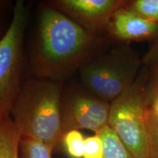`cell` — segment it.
<instances>
[{
    "mask_svg": "<svg viewBox=\"0 0 158 158\" xmlns=\"http://www.w3.org/2000/svg\"><path fill=\"white\" fill-rule=\"evenodd\" d=\"M37 40L31 62L37 78L59 80L74 72L91 56L98 35L86 29L59 10L45 7L38 20Z\"/></svg>",
    "mask_w": 158,
    "mask_h": 158,
    "instance_id": "cell-1",
    "label": "cell"
},
{
    "mask_svg": "<svg viewBox=\"0 0 158 158\" xmlns=\"http://www.w3.org/2000/svg\"><path fill=\"white\" fill-rule=\"evenodd\" d=\"M62 102L56 81L37 78L21 85L10 113L21 137L36 140L54 151L63 135Z\"/></svg>",
    "mask_w": 158,
    "mask_h": 158,
    "instance_id": "cell-2",
    "label": "cell"
},
{
    "mask_svg": "<svg viewBox=\"0 0 158 158\" xmlns=\"http://www.w3.org/2000/svg\"><path fill=\"white\" fill-rule=\"evenodd\" d=\"M142 68V59L128 46L93 55L78 69L85 89L108 102L134 84Z\"/></svg>",
    "mask_w": 158,
    "mask_h": 158,
    "instance_id": "cell-3",
    "label": "cell"
},
{
    "mask_svg": "<svg viewBox=\"0 0 158 158\" xmlns=\"http://www.w3.org/2000/svg\"><path fill=\"white\" fill-rule=\"evenodd\" d=\"M145 77L143 68L134 84L110 103L108 126L135 158H149Z\"/></svg>",
    "mask_w": 158,
    "mask_h": 158,
    "instance_id": "cell-4",
    "label": "cell"
},
{
    "mask_svg": "<svg viewBox=\"0 0 158 158\" xmlns=\"http://www.w3.org/2000/svg\"><path fill=\"white\" fill-rule=\"evenodd\" d=\"M27 18L25 4L19 0L10 24L0 40V121L10 116L21 87L22 44Z\"/></svg>",
    "mask_w": 158,
    "mask_h": 158,
    "instance_id": "cell-5",
    "label": "cell"
},
{
    "mask_svg": "<svg viewBox=\"0 0 158 158\" xmlns=\"http://www.w3.org/2000/svg\"><path fill=\"white\" fill-rule=\"evenodd\" d=\"M109 111L110 102L86 89L71 92L62 102L63 135L72 130H89L98 133L108 126Z\"/></svg>",
    "mask_w": 158,
    "mask_h": 158,
    "instance_id": "cell-6",
    "label": "cell"
},
{
    "mask_svg": "<svg viewBox=\"0 0 158 158\" xmlns=\"http://www.w3.org/2000/svg\"><path fill=\"white\" fill-rule=\"evenodd\" d=\"M59 10L91 32L107 30L114 13L124 5L122 0H57Z\"/></svg>",
    "mask_w": 158,
    "mask_h": 158,
    "instance_id": "cell-7",
    "label": "cell"
},
{
    "mask_svg": "<svg viewBox=\"0 0 158 158\" xmlns=\"http://www.w3.org/2000/svg\"><path fill=\"white\" fill-rule=\"evenodd\" d=\"M121 41H153L158 37V23L149 21L127 7V1L110 19L107 30Z\"/></svg>",
    "mask_w": 158,
    "mask_h": 158,
    "instance_id": "cell-8",
    "label": "cell"
},
{
    "mask_svg": "<svg viewBox=\"0 0 158 158\" xmlns=\"http://www.w3.org/2000/svg\"><path fill=\"white\" fill-rule=\"evenodd\" d=\"M21 135L10 116L0 121V158H19Z\"/></svg>",
    "mask_w": 158,
    "mask_h": 158,
    "instance_id": "cell-9",
    "label": "cell"
},
{
    "mask_svg": "<svg viewBox=\"0 0 158 158\" xmlns=\"http://www.w3.org/2000/svg\"><path fill=\"white\" fill-rule=\"evenodd\" d=\"M95 134L103 144V158H135L109 126Z\"/></svg>",
    "mask_w": 158,
    "mask_h": 158,
    "instance_id": "cell-10",
    "label": "cell"
},
{
    "mask_svg": "<svg viewBox=\"0 0 158 158\" xmlns=\"http://www.w3.org/2000/svg\"><path fill=\"white\" fill-rule=\"evenodd\" d=\"M146 70L144 94L147 113L158 118V74Z\"/></svg>",
    "mask_w": 158,
    "mask_h": 158,
    "instance_id": "cell-11",
    "label": "cell"
},
{
    "mask_svg": "<svg viewBox=\"0 0 158 158\" xmlns=\"http://www.w3.org/2000/svg\"><path fill=\"white\" fill-rule=\"evenodd\" d=\"M85 138L80 130H72L62 135L61 144L70 158H84Z\"/></svg>",
    "mask_w": 158,
    "mask_h": 158,
    "instance_id": "cell-12",
    "label": "cell"
},
{
    "mask_svg": "<svg viewBox=\"0 0 158 158\" xmlns=\"http://www.w3.org/2000/svg\"><path fill=\"white\" fill-rule=\"evenodd\" d=\"M20 152L21 158H52L53 152L41 142L21 138Z\"/></svg>",
    "mask_w": 158,
    "mask_h": 158,
    "instance_id": "cell-13",
    "label": "cell"
},
{
    "mask_svg": "<svg viewBox=\"0 0 158 158\" xmlns=\"http://www.w3.org/2000/svg\"><path fill=\"white\" fill-rule=\"evenodd\" d=\"M128 7L149 21L158 23V0L127 1Z\"/></svg>",
    "mask_w": 158,
    "mask_h": 158,
    "instance_id": "cell-14",
    "label": "cell"
},
{
    "mask_svg": "<svg viewBox=\"0 0 158 158\" xmlns=\"http://www.w3.org/2000/svg\"><path fill=\"white\" fill-rule=\"evenodd\" d=\"M84 158H103V144L98 134L85 138Z\"/></svg>",
    "mask_w": 158,
    "mask_h": 158,
    "instance_id": "cell-15",
    "label": "cell"
},
{
    "mask_svg": "<svg viewBox=\"0 0 158 158\" xmlns=\"http://www.w3.org/2000/svg\"><path fill=\"white\" fill-rule=\"evenodd\" d=\"M149 158H158V118L147 113Z\"/></svg>",
    "mask_w": 158,
    "mask_h": 158,
    "instance_id": "cell-16",
    "label": "cell"
},
{
    "mask_svg": "<svg viewBox=\"0 0 158 158\" xmlns=\"http://www.w3.org/2000/svg\"><path fill=\"white\" fill-rule=\"evenodd\" d=\"M142 66L158 74V37L152 41L149 49L142 58Z\"/></svg>",
    "mask_w": 158,
    "mask_h": 158,
    "instance_id": "cell-17",
    "label": "cell"
}]
</instances>
